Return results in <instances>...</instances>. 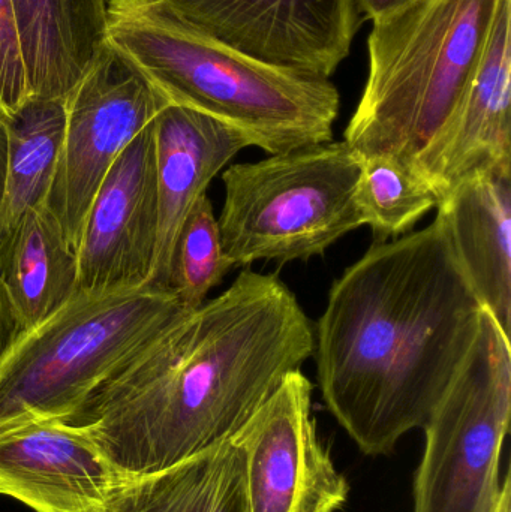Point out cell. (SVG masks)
Instances as JSON below:
<instances>
[{
	"instance_id": "23",
	"label": "cell",
	"mask_w": 511,
	"mask_h": 512,
	"mask_svg": "<svg viewBox=\"0 0 511 512\" xmlns=\"http://www.w3.org/2000/svg\"><path fill=\"white\" fill-rule=\"evenodd\" d=\"M354 2H356L363 21L371 20L372 23H375V21L383 20L419 0H354Z\"/></svg>"
},
{
	"instance_id": "11",
	"label": "cell",
	"mask_w": 511,
	"mask_h": 512,
	"mask_svg": "<svg viewBox=\"0 0 511 512\" xmlns=\"http://www.w3.org/2000/svg\"><path fill=\"white\" fill-rule=\"evenodd\" d=\"M155 120L102 180L77 248V292L147 286L158 242Z\"/></svg>"
},
{
	"instance_id": "4",
	"label": "cell",
	"mask_w": 511,
	"mask_h": 512,
	"mask_svg": "<svg viewBox=\"0 0 511 512\" xmlns=\"http://www.w3.org/2000/svg\"><path fill=\"white\" fill-rule=\"evenodd\" d=\"M501 0H419L375 21L369 72L344 141L410 162L470 86Z\"/></svg>"
},
{
	"instance_id": "22",
	"label": "cell",
	"mask_w": 511,
	"mask_h": 512,
	"mask_svg": "<svg viewBox=\"0 0 511 512\" xmlns=\"http://www.w3.org/2000/svg\"><path fill=\"white\" fill-rule=\"evenodd\" d=\"M29 99L11 2L0 0V123L9 122Z\"/></svg>"
},
{
	"instance_id": "18",
	"label": "cell",
	"mask_w": 511,
	"mask_h": 512,
	"mask_svg": "<svg viewBox=\"0 0 511 512\" xmlns=\"http://www.w3.org/2000/svg\"><path fill=\"white\" fill-rule=\"evenodd\" d=\"M108 512H249L242 451L230 438L162 471L123 475Z\"/></svg>"
},
{
	"instance_id": "26",
	"label": "cell",
	"mask_w": 511,
	"mask_h": 512,
	"mask_svg": "<svg viewBox=\"0 0 511 512\" xmlns=\"http://www.w3.org/2000/svg\"><path fill=\"white\" fill-rule=\"evenodd\" d=\"M495 512H511V480L504 487L503 496Z\"/></svg>"
},
{
	"instance_id": "17",
	"label": "cell",
	"mask_w": 511,
	"mask_h": 512,
	"mask_svg": "<svg viewBox=\"0 0 511 512\" xmlns=\"http://www.w3.org/2000/svg\"><path fill=\"white\" fill-rule=\"evenodd\" d=\"M0 280L20 333L50 318L77 294V251L45 204L27 212L0 248Z\"/></svg>"
},
{
	"instance_id": "8",
	"label": "cell",
	"mask_w": 511,
	"mask_h": 512,
	"mask_svg": "<svg viewBox=\"0 0 511 512\" xmlns=\"http://www.w3.org/2000/svg\"><path fill=\"white\" fill-rule=\"evenodd\" d=\"M170 101L107 42L66 99V126L45 206L77 251L84 221L120 153Z\"/></svg>"
},
{
	"instance_id": "2",
	"label": "cell",
	"mask_w": 511,
	"mask_h": 512,
	"mask_svg": "<svg viewBox=\"0 0 511 512\" xmlns=\"http://www.w3.org/2000/svg\"><path fill=\"white\" fill-rule=\"evenodd\" d=\"M483 306L443 225L374 243L314 327L318 387L366 456L422 429L473 345Z\"/></svg>"
},
{
	"instance_id": "16",
	"label": "cell",
	"mask_w": 511,
	"mask_h": 512,
	"mask_svg": "<svg viewBox=\"0 0 511 512\" xmlns=\"http://www.w3.org/2000/svg\"><path fill=\"white\" fill-rule=\"evenodd\" d=\"M30 98L65 101L108 42V0H9Z\"/></svg>"
},
{
	"instance_id": "25",
	"label": "cell",
	"mask_w": 511,
	"mask_h": 512,
	"mask_svg": "<svg viewBox=\"0 0 511 512\" xmlns=\"http://www.w3.org/2000/svg\"><path fill=\"white\" fill-rule=\"evenodd\" d=\"M6 171H8V131L5 123H0V209L5 195Z\"/></svg>"
},
{
	"instance_id": "7",
	"label": "cell",
	"mask_w": 511,
	"mask_h": 512,
	"mask_svg": "<svg viewBox=\"0 0 511 512\" xmlns=\"http://www.w3.org/2000/svg\"><path fill=\"white\" fill-rule=\"evenodd\" d=\"M510 417V337L483 309L470 351L422 427L413 512H495L510 481L500 475Z\"/></svg>"
},
{
	"instance_id": "24",
	"label": "cell",
	"mask_w": 511,
	"mask_h": 512,
	"mask_svg": "<svg viewBox=\"0 0 511 512\" xmlns=\"http://www.w3.org/2000/svg\"><path fill=\"white\" fill-rule=\"evenodd\" d=\"M20 334L15 321L14 312H12L11 301L6 294L5 286L0 280V357L5 354L15 337Z\"/></svg>"
},
{
	"instance_id": "9",
	"label": "cell",
	"mask_w": 511,
	"mask_h": 512,
	"mask_svg": "<svg viewBox=\"0 0 511 512\" xmlns=\"http://www.w3.org/2000/svg\"><path fill=\"white\" fill-rule=\"evenodd\" d=\"M314 385L294 370L233 436L245 466L249 512H338L350 486L312 414Z\"/></svg>"
},
{
	"instance_id": "5",
	"label": "cell",
	"mask_w": 511,
	"mask_h": 512,
	"mask_svg": "<svg viewBox=\"0 0 511 512\" xmlns=\"http://www.w3.org/2000/svg\"><path fill=\"white\" fill-rule=\"evenodd\" d=\"M170 291L77 292L0 357V432L66 421L122 361L185 312Z\"/></svg>"
},
{
	"instance_id": "21",
	"label": "cell",
	"mask_w": 511,
	"mask_h": 512,
	"mask_svg": "<svg viewBox=\"0 0 511 512\" xmlns=\"http://www.w3.org/2000/svg\"><path fill=\"white\" fill-rule=\"evenodd\" d=\"M224 248L212 201L206 195L192 207L177 237L168 291L186 309H195L233 268Z\"/></svg>"
},
{
	"instance_id": "13",
	"label": "cell",
	"mask_w": 511,
	"mask_h": 512,
	"mask_svg": "<svg viewBox=\"0 0 511 512\" xmlns=\"http://www.w3.org/2000/svg\"><path fill=\"white\" fill-rule=\"evenodd\" d=\"M122 477L80 427L33 421L0 432V496L33 512H108Z\"/></svg>"
},
{
	"instance_id": "10",
	"label": "cell",
	"mask_w": 511,
	"mask_h": 512,
	"mask_svg": "<svg viewBox=\"0 0 511 512\" xmlns=\"http://www.w3.org/2000/svg\"><path fill=\"white\" fill-rule=\"evenodd\" d=\"M198 32L252 59L332 78L363 18L354 0H161Z\"/></svg>"
},
{
	"instance_id": "3",
	"label": "cell",
	"mask_w": 511,
	"mask_h": 512,
	"mask_svg": "<svg viewBox=\"0 0 511 512\" xmlns=\"http://www.w3.org/2000/svg\"><path fill=\"white\" fill-rule=\"evenodd\" d=\"M108 42L170 101L215 117L269 155L333 141L341 96L330 78L252 59L161 0H110Z\"/></svg>"
},
{
	"instance_id": "20",
	"label": "cell",
	"mask_w": 511,
	"mask_h": 512,
	"mask_svg": "<svg viewBox=\"0 0 511 512\" xmlns=\"http://www.w3.org/2000/svg\"><path fill=\"white\" fill-rule=\"evenodd\" d=\"M356 200L374 243L411 233L417 222L438 206L437 195L410 164L392 155L362 158Z\"/></svg>"
},
{
	"instance_id": "14",
	"label": "cell",
	"mask_w": 511,
	"mask_h": 512,
	"mask_svg": "<svg viewBox=\"0 0 511 512\" xmlns=\"http://www.w3.org/2000/svg\"><path fill=\"white\" fill-rule=\"evenodd\" d=\"M155 147L158 242L147 286L168 291L171 259L189 212L212 180L251 143L215 117L170 104L155 119Z\"/></svg>"
},
{
	"instance_id": "12",
	"label": "cell",
	"mask_w": 511,
	"mask_h": 512,
	"mask_svg": "<svg viewBox=\"0 0 511 512\" xmlns=\"http://www.w3.org/2000/svg\"><path fill=\"white\" fill-rule=\"evenodd\" d=\"M408 164L435 192L438 203L479 171L511 168V0H501L470 86Z\"/></svg>"
},
{
	"instance_id": "19",
	"label": "cell",
	"mask_w": 511,
	"mask_h": 512,
	"mask_svg": "<svg viewBox=\"0 0 511 512\" xmlns=\"http://www.w3.org/2000/svg\"><path fill=\"white\" fill-rule=\"evenodd\" d=\"M8 171L0 209V248L21 219L45 204L66 126V102L30 98L9 122Z\"/></svg>"
},
{
	"instance_id": "1",
	"label": "cell",
	"mask_w": 511,
	"mask_h": 512,
	"mask_svg": "<svg viewBox=\"0 0 511 512\" xmlns=\"http://www.w3.org/2000/svg\"><path fill=\"white\" fill-rule=\"evenodd\" d=\"M314 348V325L279 274L245 268L129 355L63 423L120 474H153L233 438Z\"/></svg>"
},
{
	"instance_id": "6",
	"label": "cell",
	"mask_w": 511,
	"mask_h": 512,
	"mask_svg": "<svg viewBox=\"0 0 511 512\" xmlns=\"http://www.w3.org/2000/svg\"><path fill=\"white\" fill-rule=\"evenodd\" d=\"M360 161L342 140L230 165L218 222L234 267L308 261L363 227Z\"/></svg>"
},
{
	"instance_id": "15",
	"label": "cell",
	"mask_w": 511,
	"mask_h": 512,
	"mask_svg": "<svg viewBox=\"0 0 511 512\" xmlns=\"http://www.w3.org/2000/svg\"><path fill=\"white\" fill-rule=\"evenodd\" d=\"M437 219L483 309L510 337L511 168L461 180L441 198Z\"/></svg>"
}]
</instances>
